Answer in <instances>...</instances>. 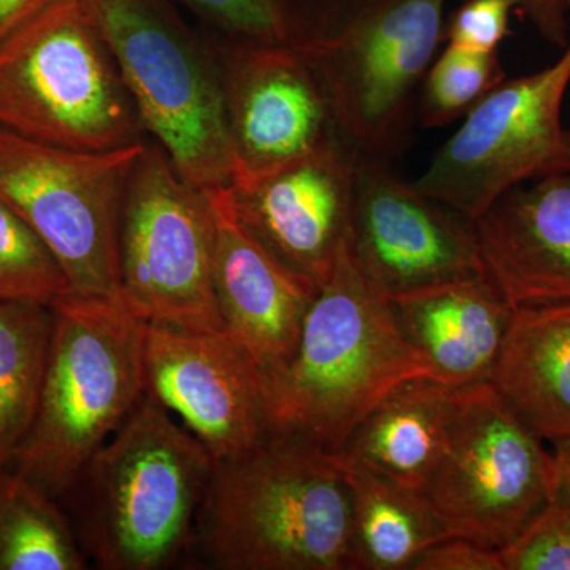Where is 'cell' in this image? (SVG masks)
<instances>
[{"label":"cell","instance_id":"obj_6","mask_svg":"<svg viewBox=\"0 0 570 570\" xmlns=\"http://www.w3.org/2000/svg\"><path fill=\"white\" fill-rule=\"evenodd\" d=\"M0 130L75 151L149 140L85 0H55L0 43Z\"/></svg>","mask_w":570,"mask_h":570},{"label":"cell","instance_id":"obj_13","mask_svg":"<svg viewBox=\"0 0 570 570\" xmlns=\"http://www.w3.org/2000/svg\"><path fill=\"white\" fill-rule=\"evenodd\" d=\"M145 392L194 434L214 461L234 459L272 433L264 376L230 333L145 324Z\"/></svg>","mask_w":570,"mask_h":570},{"label":"cell","instance_id":"obj_8","mask_svg":"<svg viewBox=\"0 0 570 570\" xmlns=\"http://www.w3.org/2000/svg\"><path fill=\"white\" fill-rule=\"evenodd\" d=\"M145 145L75 151L0 130V198L55 255L71 294L121 299L119 216Z\"/></svg>","mask_w":570,"mask_h":570},{"label":"cell","instance_id":"obj_28","mask_svg":"<svg viewBox=\"0 0 570 570\" xmlns=\"http://www.w3.org/2000/svg\"><path fill=\"white\" fill-rule=\"evenodd\" d=\"M517 0H464L445 22V41L479 52H498L509 36Z\"/></svg>","mask_w":570,"mask_h":570},{"label":"cell","instance_id":"obj_19","mask_svg":"<svg viewBox=\"0 0 570 570\" xmlns=\"http://www.w3.org/2000/svg\"><path fill=\"white\" fill-rule=\"evenodd\" d=\"M490 384L540 438L570 436V302L513 306Z\"/></svg>","mask_w":570,"mask_h":570},{"label":"cell","instance_id":"obj_26","mask_svg":"<svg viewBox=\"0 0 570 570\" xmlns=\"http://www.w3.org/2000/svg\"><path fill=\"white\" fill-rule=\"evenodd\" d=\"M69 281L40 236L0 198V299L55 305Z\"/></svg>","mask_w":570,"mask_h":570},{"label":"cell","instance_id":"obj_3","mask_svg":"<svg viewBox=\"0 0 570 570\" xmlns=\"http://www.w3.org/2000/svg\"><path fill=\"white\" fill-rule=\"evenodd\" d=\"M420 377L433 371L401 333L387 296L360 273L347 239L294 358L264 381L269 422L336 453L385 397Z\"/></svg>","mask_w":570,"mask_h":570},{"label":"cell","instance_id":"obj_11","mask_svg":"<svg viewBox=\"0 0 570 570\" xmlns=\"http://www.w3.org/2000/svg\"><path fill=\"white\" fill-rule=\"evenodd\" d=\"M570 86V39L546 69L499 82L434 154L414 186L478 219L513 187L570 171L562 107Z\"/></svg>","mask_w":570,"mask_h":570},{"label":"cell","instance_id":"obj_10","mask_svg":"<svg viewBox=\"0 0 570 570\" xmlns=\"http://www.w3.org/2000/svg\"><path fill=\"white\" fill-rule=\"evenodd\" d=\"M448 0H358L340 32L311 52L337 132L360 156L400 151L431 63L445 41Z\"/></svg>","mask_w":570,"mask_h":570},{"label":"cell","instance_id":"obj_9","mask_svg":"<svg viewBox=\"0 0 570 570\" xmlns=\"http://www.w3.org/2000/svg\"><path fill=\"white\" fill-rule=\"evenodd\" d=\"M546 439L490 382L456 389L449 444L425 498L455 538L501 550L554 499Z\"/></svg>","mask_w":570,"mask_h":570},{"label":"cell","instance_id":"obj_12","mask_svg":"<svg viewBox=\"0 0 570 570\" xmlns=\"http://www.w3.org/2000/svg\"><path fill=\"white\" fill-rule=\"evenodd\" d=\"M348 250L387 298L487 276L474 219L397 178L390 163L360 154Z\"/></svg>","mask_w":570,"mask_h":570},{"label":"cell","instance_id":"obj_32","mask_svg":"<svg viewBox=\"0 0 570 570\" xmlns=\"http://www.w3.org/2000/svg\"><path fill=\"white\" fill-rule=\"evenodd\" d=\"M551 445L554 461L553 501L570 508V436L554 439Z\"/></svg>","mask_w":570,"mask_h":570},{"label":"cell","instance_id":"obj_29","mask_svg":"<svg viewBox=\"0 0 570 570\" xmlns=\"http://www.w3.org/2000/svg\"><path fill=\"white\" fill-rule=\"evenodd\" d=\"M412 570H504L499 550L474 540L452 538L434 543L420 554Z\"/></svg>","mask_w":570,"mask_h":570},{"label":"cell","instance_id":"obj_18","mask_svg":"<svg viewBox=\"0 0 570 570\" xmlns=\"http://www.w3.org/2000/svg\"><path fill=\"white\" fill-rule=\"evenodd\" d=\"M389 299L401 333L430 365L434 381L453 390L490 382L513 306L489 277Z\"/></svg>","mask_w":570,"mask_h":570},{"label":"cell","instance_id":"obj_2","mask_svg":"<svg viewBox=\"0 0 570 570\" xmlns=\"http://www.w3.org/2000/svg\"><path fill=\"white\" fill-rule=\"evenodd\" d=\"M213 468L205 445L145 395L59 504L97 568L164 570L189 558Z\"/></svg>","mask_w":570,"mask_h":570},{"label":"cell","instance_id":"obj_5","mask_svg":"<svg viewBox=\"0 0 570 570\" xmlns=\"http://www.w3.org/2000/svg\"><path fill=\"white\" fill-rule=\"evenodd\" d=\"M149 140L198 190L230 187L235 165L216 43L171 0H85Z\"/></svg>","mask_w":570,"mask_h":570},{"label":"cell","instance_id":"obj_24","mask_svg":"<svg viewBox=\"0 0 570 570\" xmlns=\"http://www.w3.org/2000/svg\"><path fill=\"white\" fill-rule=\"evenodd\" d=\"M66 510L13 468L0 466V570H85Z\"/></svg>","mask_w":570,"mask_h":570},{"label":"cell","instance_id":"obj_20","mask_svg":"<svg viewBox=\"0 0 570 570\" xmlns=\"http://www.w3.org/2000/svg\"><path fill=\"white\" fill-rule=\"evenodd\" d=\"M453 392L431 377L406 382L362 420L335 455L423 493L448 450Z\"/></svg>","mask_w":570,"mask_h":570},{"label":"cell","instance_id":"obj_16","mask_svg":"<svg viewBox=\"0 0 570 570\" xmlns=\"http://www.w3.org/2000/svg\"><path fill=\"white\" fill-rule=\"evenodd\" d=\"M205 193L216 228L213 279L220 318L265 381L294 358L317 288L281 264L247 230L232 206L228 187Z\"/></svg>","mask_w":570,"mask_h":570},{"label":"cell","instance_id":"obj_27","mask_svg":"<svg viewBox=\"0 0 570 570\" xmlns=\"http://www.w3.org/2000/svg\"><path fill=\"white\" fill-rule=\"evenodd\" d=\"M499 557L504 570H570V508L551 502Z\"/></svg>","mask_w":570,"mask_h":570},{"label":"cell","instance_id":"obj_14","mask_svg":"<svg viewBox=\"0 0 570 570\" xmlns=\"http://www.w3.org/2000/svg\"><path fill=\"white\" fill-rule=\"evenodd\" d=\"M214 43L234 156L232 186L264 178L343 140L309 55Z\"/></svg>","mask_w":570,"mask_h":570},{"label":"cell","instance_id":"obj_31","mask_svg":"<svg viewBox=\"0 0 570 570\" xmlns=\"http://www.w3.org/2000/svg\"><path fill=\"white\" fill-rule=\"evenodd\" d=\"M55 0H0V43Z\"/></svg>","mask_w":570,"mask_h":570},{"label":"cell","instance_id":"obj_22","mask_svg":"<svg viewBox=\"0 0 570 570\" xmlns=\"http://www.w3.org/2000/svg\"><path fill=\"white\" fill-rule=\"evenodd\" d=\"M176 2V0H175ZM198 28L227 47L317 51L358 0H178Z\"/></svg>","mask_w":570,"mask_h":570},{"label":"cell","instance_id":"obj_7","mask_svg":"<svg viewBox=\"0 0 570 570\" xmlns=\"http://www.w3.org/2000/svg\"><path fill=\"white\" fill-rule=\"evenodd\" d=\"M214 214L156 141H146L119 216V291L146 324L224 328L214 292Z\"/></svg>","mask_w":570,"mask_h":570},{"label":"cell","instance_id":"obj_30","mask_svg":"<svg viewBox=\"0 0 570 570\" xmlns=\"http://www.w3.org/2000/svg\"><path fill=\"white\" fill-rule=\"evenodd\" d=\"M517 10L550 45L562 50L569 43L570 0H517Z\"/></svg>","mask_w":570,"mask_h":570},{"label":"cell","instance_id":"obj_17","mask_svg":"<svg viewBox=\"0 0 570 570\" xmlns=\"http://www.w3.org/2000/svg\"><path fill=\"white\" fill-rule=\"evenodd\" d=\"M474 224L485 275L510 305L570 302V171L513 187Z\"/></svg>","mask_w":570,"mask_h":570},{"label":"cell","instance_id":"obj_23","mask_svg":"<svg viewBox=\"0 0 570 570\" xmlns=\"http://www.w3.org/2000/svg\"><path fill=\"white\" fill-rule=\"evenodd\" d=\"M52 325L51 306L0 299V466L10 464L39 411Z\"/></svg>","mask_w":570,"mask_h":570},{"label":"cell","instance_id":"obj_1","mask_svg":"<svg viewBox=\"0 0 570 570\" xmlns=\"http://www.w3.org/2000/svg\"><path fill=\"white\" fill-rule=\"evenodd\" d=\"M189 557L214 570H354L351 490L335 453L272 431L214 461Z\"/></svg>","mask_w":570,"mask_h":570},{"label":"cell","instance_id":"obj_25","mask_svg":"<svg viewBox=\"0 0 570 570\" xmlns=\"http://www.w3.org/2000/svg\"><path fill=\"white\" fill-rule=\"evenodd\" d=\"M504 80L498 52L448 43L431 63L420 89V122L426 129H439L466 118Z\"/></svg>","mask_w":570,"mask_h":570},{"label":"cell","instance_id":"obj_21","mask_svg":"<svg viewBox=\"0 0 570 570\" xmlns=\"http://www.w3.org/2000/svg\"><path fill=\"white\" fill-rule=\"evenodd\" d=\"M336 461L351 490L354 570H412L423 551L452 538L425 494Z\"/></svg>","mask_w":570,"mask_h":570},{"label":"cell","instance_id":"obj_4","mask_svg":"<svg viewBox=\"0 0 570 570\" xmlns=\"http://www.w3.org/2000/svg\"><path fill=\"white\" fill-rule=\"evenodd\" d=\"M51 307L39 411L9 466L59 502L146 395V322L116 298L69 294Z\"/></svg>","mask_w":570,"mask_h":570},{"label":"cell","instance_id":"obj_15","mask_svg":"<svg viewBox=\"0 0 570 570\" xmlns=\"http://www.w3.org/2000/svg\"><path fill=\"white\" fill-rule=\"evenodd\" d=\"M355 170L356 153L340 140L228 195L258 243L318 291L348 239Z\"/></svg>","mask_w":570,"mask_h":570}]
</instances>
